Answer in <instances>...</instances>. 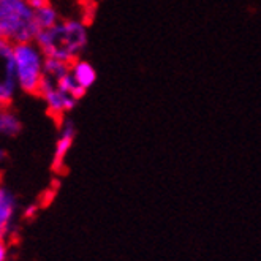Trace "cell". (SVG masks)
I'll list each match as a JSON object with an SVG mask.
<instances>
[{
  "mask_svg": "<svg viewBox=\"0 0 261 261\" xmlns=\"http://www.w3.org/2000/svg\"><path fill=\"white\" fill-rule=\"evenodd\" d=\"M35 43L40 46L46 57L73 64L87 48L89 29L87 24L78 18L60 19L56 25L40 30Z\"/></svg>",
  "mask_w": 261,
  "mask_h": 261,
  "instance_id": "1",
  "label": "cell"
},
{
  "mask_svg": "<svg viewBox=\"0 0 261 261\" xmlns=\"http://www.w3.org/2000/svg\"><path fill=\"white\" fill-rule=\"evenodd\" d=\"M27 4L32 7V10H38L44 5H48L51 4V0H27Z\"/></svg>",
  "mask_w": 261,
  "mask_h": 261,
  "instance_id": "14",
  "label": "cell"
},
{
  "mask_svg": "<svg viewBox=\"0 0 261 261\" xmlns=\"http://www.w3.org/2000/svg\"><path fill=\"white\" fill-rule=\"evenodd\" d=\"M67 73H70V64L62 62L59 59H53V57H46L44 62V76H49L53 80H60L62 76H65Z\"/></svg>",
  "mask_w": 261,
  "mask_h": 261,
  "instance_id": "11",
  "label": "cell"
},
{
  "mask_svg": "<svg viewBox=\"0 0 261 261\" xmlns=\"http://www.w3.org/2000/svg\"><path fill=\"white\" fill-rule=\"evenodd\" d=\"M8 159V153H7V149L0 146V163H4L5 160Z\"/></svg>",
  "mask_w": 261,
  "mask_h": 261,
  "instance_id": "16",
  "label": "cell"
},
{
  "mask_svg": "<svg viewBox=\"0 0 261 261\" xmlns=\"http://www.w3.org/2000/svg\"><path fill=\"white\" fill-rule=\"evenodd\" d=\"M70 73L74 78V81L78 83L81 87H84L86 90H89L90 87H94V84L97 83V70L92 65L89 60L86 59H76L73 64H70Z\"/></svg>",
  "mask_w": 261,
  "mask_h": 261,
  "instance_id": "8",
  "label": "cell"
},
{
  "mask_svg": "<svg viewBox=\"0 0 261 261\" xmlns=\"http://www.w3.org/2000/svg\"><path fill=\"white\" fill-rule=\"evenodd\" d=\"M87 2H89V0H87Z\"/></svg>",
  "mask_w": 261,
  "mask_h": 261,
  "instance_id": "18",
  "label": "cell"
},
{
  "mask_svg": "<svg viewBox=\"0 0 261 261\" xmlns=\"http://www.w3.org/2000/svg\"><path fill=\"white\" fill-rule=\"evenodd\" d=\"M18 214V198L7 186L0 184V228L7 238L13 233L14 219Z\"/></svg>",
  "mask_w": 261,
  "mask_h": 261,
  "instance_id": "7",
  "label": "cell"
},
{
  "mask_svg": "<svg viewBox=\"0 0 261 261\" xmlns=\"http://www.w3.org/2000/svg\"><path fill=\"white\" fill-rule=\"evenodd\" d=\"M76 138V125L74 122L68 117L60 119L59 124V133H57V140L54 146V153H53V168L56 171H60L64 168L65 159L68 155V152L73 147Z\"/></svg>",
  "mask_w": 261,
  "mask_h": 261,
  "instance_id": "6",
  "label": "cell"
},
{
  "mask_svg": "<svg viewBox=\"0 0 261 261\" xmlns=\"http://www.w3.org/2000/svg\"><path fill=\"white\" fill-rule=\"evenodd\" d=\"M40 29L27 0H0V40L11 44L35 41Z\"/></svg>",
  "mask_w": 261,
  "mask_h": 261,
  "instance_id": "2",
  "label": "cell"
},
{
  "mask_svg": "<svg viewBox=\"0 0 261 261\" xmlns=\"http://www.w3.org/2000/svg\"><path fill=\"white\" fill-rule=\"evenodd\" d=\"M14 71L19 92L27 95H38L44 80L46 56L35 41L13 44Z\"/></svg>",
  "mask_w": 261,
  "mask_h": 261,
  "instance_id": "3",
  "label": "cell"
},
{
  "mask_svg": "<svg viewBox=\"0 0 261 261\" xmlns=\"http://www.w3.org/2000/svg\"><path fill=\"white\" fill-rule=\"evenodd\" d=\"M38 214V204L37 203H30L24 207L22 211V219L24 220H34Z\"/></svg>",
  "mask_w": 261,
  "mask_h": 261,
  "instance_id": "13",
  "label": "cell"
},
{
  "mask_svg": "<svg viewBox=\"0 0 261 261\" xmlns=\"http://www.w3.org/2000/svg\"><path fill=\"white\" fill-rule=\"evenodd\" d=\"M34 16H35V22L40 30L49 29L60 21V14L53 4H48L38 10H34Z\"/></svg>",
  "mask_w": 261,
  "mask_h": 261,
  "instance_id": "10",
  "label": "cell"
},
{
  "mask_svg": "<svg viewBox=\"0 0 261 261\" xmlns=\"http://www.w3.org/2000/svg\"><path fill=\"white\" fill-rule=\"evenodd\" d=\"M22 130L19 116L11 110V106H0V136L14 138Z\"/></svg>",
  "mask_w": 261,
  "mask_h": 261,
  "instance_id": "9",
  "label": "cell"
},
{
  "mask_svg": "<svg viewBox=\"0 0 261 261\" xmlns=\"http://www.w3.org/2000/svg\"><path fill=\"white\" fill-rule=\"evenodd\" d=\"M38 97L43 100L46 111L48 114L57 117L59 120L64 119L70 111L76 108L80 100H76L74 97L68 95L67 92H64L57 86V81L49 78V76H44V80L40 87V94Z\"/></svg>",
  "mask_w": 261,
  "mask_h": 261,
  "instance_id": "4",
  "label": "cell"
},
{
  "mask_svg": "<svg viewBox=\"0 0 261 261\" xmlns=\"http://www.w3.org/2000/svg\"><path fill=\"white\" fill-rule=\"evenodd\" d=\"M19 92L14 71L13 44L0 40V106H11Z\"/></svg>",
  "mask_w": 261,
  "mask_h": 261,
  "instance_id": "5",
  "label": "cell"
},
{
  "mask_svg": "<svg viewBox=\"0 0 261 261\" xmlns=\"http://www.w3.org/2000/svg\"><path fill=\"white\" fill-rule=\"evenodd\" d=\"M57 86L62 89L64 92H67L68 95L74 97L76 100H81L86 95V89L81 87L78 83L74 81V78L71 76V73H67L65 76H62L60 80H57Z\"/></svg>",
  "mask_w": 261,
  "mask_h": 261,
  "instance_id": "12",
  "label": "cell"
},
{
  "mask_svg": "<svg viewBox=\"0 0 261 261\" xmlns=\"http://www.w3.org/2000/svg\"><path fill=\"white\" fill-rule=\"evenodd\" d=\"M0 239H7V234H5V231L2 228H0Z\"/></svg>",
  "mask_w": 261,
  "mask_h": 261,
  "instance_id": "17",
  "label": "cell"
},
{
  "mask_svg": "<svg viewBox=\"0 0 261 261\" xmlns=\"http://www.w3.org/2000/svg\"><path fill=\"white\" fill-rule=\"evenodd\" d=\"M8 258V245L5 239H0V261H7Z\"/></svg>",
  "mask_w": 261,
  "mask_h": 261,
  "instance_id": "15",
  "label": "cell"
}]
</instances>
